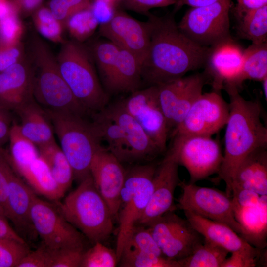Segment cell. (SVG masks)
<instances>
[{"label":"cell","instance_id":"6da1fadb","mask_svg":"<svg viewBox=\"0 0 267 267\" xmlns=\"http://www.w3.org/2000/svg\"><path fill=\"white\" fill-rule=\"evenodd\" d=\"M146 15L150 39L142 64V80L150 86L158 85L204 66L209 47L201 46L184 35L173 14Z\"/></svg>","mask_w":267,"mask_h":267},{"label":"cell","instance_id":"7a4b0ae2","mask_svg":"<svg viewBox=\"0 0 267 267\" xmlns=\"http://www.w3.org/2000/svg\"><path fill=\"white\" fill-rule=\"evenodd\" d=\"M223 89L229 95V113L225 125L223 159L214 182L223 180L225 193L231 197L232 179L239 165L254 150L267 148V129L261 120L259 101L246 100L235 87Z\"/></svg>","mask_w":267,"mask_h":267},{"label":"cell","instance_id":"3957f363","mask_svg":"<svg viewBox=\"0 0 267 267\" xmlns=\"http://www.w3.org/2000/svg\"><path fill=\"white\" fill-rule=\"evenodd\" d=\"M33 79V97L45 110L86 117L89 114L76 99L63 78L56 59L49 47L34 36L28 57Z\"/></svg>","mask_w":267,"mask_h":267},{"label":"cell","instance_id":"277c9868","mask_svg":"<svg viewBox=\"0 0 267 267\" xmlns=\"http://www.w3.org/2000/svg\"><path fill=\"white\" fill-rule=\"evenodd\" d=\"M54 203L66 220L93 243L102 242L112 233L114 218L90 174L62 202Z\"/></svg>","mask_w":267,"mask_h":267},{"label":"cell","instance_id":"5b68a950","mask_svg":"<svg viewBox=\"0 0 267 267\" xmlns=\"http://www.w3.org/2000/svg\"><path fill=\"white\" fill-rule=\"evenodd\" d=\"M61 74L73 95L91 115L103 109L108 97L88 51L78 41H65L56 57Z\"/></svg>","mask_w":267,"mask_h":267},{"label":"cell","instance_id":"8992f818","mask_svg":"<svg viewBox=\"0 0 267 267\" xmlns=\"http://www.w3.org/2000/svg\"><path fill=\"white\" fill-rule=\"evenodd\" d=\"M45 111L58 138L60 147L72 168L74 179L79 183L90 174L92 158L102 146L99 134L92 122H88L85 117Z\"/></svg>","mask_w":267,"mask_h":267},{"label":"cell","instance_id":"52a82bcc","mask_svg":"<svg viewBox=\"0 0 267 267\" xmlns=\"http://www.w3.org/2000/svg\"><path fill=\"white\" fill-rule=\"evenodd\" d=\"M156 167L154 164H148L137 165L126 171L117 216L119 227L116 253L118 262L128 237L148 205Z\"/></svg>","mask_w":267,"mask_h":267},{"label":"cell","instance_id":"ba28073f","mask_svg":"<svg viewBox=\"0 0 267 267\" xmlns=\"http://www.w3.org/2000/svg\"><path fill=\"white\" fill-rule=\"evenodd\" d=\"M169 150L179 165L189 174V183L205 179L218 173L223 159L219 141L211 136L180 134L172 137Z\"/></svg>","mask_w":267,"mask_h":267},{"label":"cell","instance_id":"9c48e42d","mask_svg":"<svg viewBox=\"0 0 267 267\" xmlns=\"http://www.w3.org/2000/svg\"><path fill=\"white\" fill-rule=\"evenodd\" d=\"M231 0H219L191 7L178 24L180 30L197 44L210 47L231 37L229 12Z\"/></svg>","mask_w":267,"mask_h":267},{"label":"cell","instance_id":"30bf717a","mask_svg":"<svg viewBox=\"0 0 267 267\" xmlns=\"http://www.w3.org/2000/svg\"><path fill=\"white\" fill-rule=\"evenodd\" d=\"M178 186L182 190L178 200L180 209L225 224L244 238L243 228L235 219L232 198L225 192L184 181H180Z\"/></svg>","mask_w":267,"mask_h":267},{"label":"cell","instance_id":"8fae6325","mask_svg":"<svg viewBox=\"0 0 267 267\" xmlns=\"http://www.w3.org/2000/svg\"><path fill=\"white\" fill-rule=\"evenodd\" d=\"M31 218L42 243L53 249H84L81 232L70 223L55 203L36 195L32 204Z\"/></svg>","mask_w":267,"mask_h":267},{"label":"cell","instance_id":"7c38bea8","mask_svg":"<svg viewBox=\"0 0 267 267\" xmlns=\"http://www.w3.org/2000/svg\"><path fill=\"white\" fill-rule=\"evenodd\" d=\"M165 258L179 261L190 255L204 240L187 219L173 211L155 219L147 225Z\"/></svg>","mask_w":267,"mask_h":267},{"label":"cell","instance_id":"4fadbf2b","mask_svg":"<svg viewBox=\"0 0 267 267\" xmlns=\"http://www.w3.org/2000/svg\"><path fill=\"white\" fill-rule=\"evenodd\" d=\"M229 113V104L221 91L202 93L183 120L172 129L171 137L180 134L212 136L225 126Z\"/></svg>","mask_w":267,"mask_h":267},{"label":"cell","instance_id":"5bb4252c","mask_svg":"<svg viewBox=\"0 0 267 267\" xmlns=\"http://www.w3.org/2000/svg\"><path fill=\"white\" fill-rule=\"evenodd\" d=\"M207 77L205 72L196 73L157 85L159 102L170 130L183 120L202 93Z\"/></svg>","mask_w":267,"mask_h":267},{"label":"cell","instance_id":"9a60e30c","mask_svg":"<svg viewBox=\"0 0 267 267\" xmlns=\"http://www.w3.org/2000/svg\"><path fill=\"white\" fill-rule=\"evenodd\" d=\"M120 103L138 122L160 151L164 152L170 130L159 102L157 86L137 89Z\"/></svg>","mask_w":267,"mask_h":267},{"label":"cell","instance_id":"2e32d148","mask_svg":"<svg viewBox=\"0 0 267 267\" xmlns=\"http://www.w3.org/2000/svg\"><path fill=\"white\" fill-rule=\"evenodd\" d=\"M101 36L119 48L135 56L142 63L149 44V29L147 21H139L123 11L117 10L99 27Z\"/></svg>","mask_w":267,"mask_h":267},{"label":"cell","instance_id":"e0dca14e","mask_svg":"<svg viewBox=\"0 0 267 267\" xmlns=\"http://www.w3.org/2000/svg\"><path fill=\"white\" fill-rule=\"evenodd\" d=\"M244 49L232 37L209 47L205 72L211 77L214 90L221 91L228 86L238 88Z\"/></svg>","mask_w":267,"mask_h":267},{"label":"cell","instance_id":"ac0fdd59","mask_svg":"<svg viewBox=\"0 0 267 267\" xmlns=\"http://www.w3.org/2000/svg\"><path fill=\"white\" fill-rule=\"evenodd\" d=\"M178 166L175 156L169 150L156 167L150 200L138 224L147 225L165 213L174 210V193L180 182Z\"/></svg>","mask_w":267,"mask_h":267},{"label":"cell","instance_id":"d6986e66","mask_svg":"<svg viewBox=\"0 0 267 267\" xmlns=\"http://www.w3.org/2000/svg\"><path fill=\"white\" fill-rule=\"evenodd\" d=\"M90 173L97 190L108 206L113 218L117 217L120 192L126 176V170L121 162L102 146L92 158Z\"/></svg>","mask_w":267,"mask_h":267},{"label":"cell","instance_id":"ffe728a7","mask_svg":"<svg viewBox=\"0 0 267 267\" xmlns=\"http://www.w3.org/2000/svg\"><path fill=\"white\" fill-rule=\"evenodd\" d=\"M122 129L127 143L129 163L154 159L162 153L138 122L120 102L101 110Z\"/></svg>","mask_w":267,"mask_h":267},{"label":"cell","instance_id":"44dd1931","mask_svg":"<svg viewBox=\"0 0 267 267\" xmlns=\"http://www.w3.org/2000/svg\"><path fill=\"white\" fill-rule=\"evenodd\" d=\"M36 195L14 171L9 181L4 211L6 219L11 221L15 230L25 241V238L37 236L31 218L32 204Z\"/></svg>","mask_w":267,"mask_h":267},{"label":"cell","instance_id":"7402d4cb","mask_svg":"<svg viewBox=\"0 0 267 267\" xmlns=\"http://www.w3.org/2000/svg\"><path fill=\"white\" fill-rule=\"evenodd\" d=\"M31 66L25 57L0 72V108L15 111L33 99Z\"/></svg>","mask_w":267,"mask_h":267},{"label":"cell","instance_id":"603a6c76","mask_svg":"<svg viewBox=\"0 0 267 267\" xmlns=\"http://www.w3.org/2000/svg\"><path fill=\"white\" fill-rule=\"evenodd\" d=\"M14 112L20 121L18 126L22 134L37 147L55 141L47 114L34 99Z\"/></svg>","mask_w":267,"mask_h":267},{"label":"cell","instance_id":"cb8c5ba5","mask_svg":"<svg viewBox=\"0 0 267 267\" xmlns=\"http://www.w3.org/2000/svg\"><path fill=\"white\" fill-rule=\"evenodd\" d=\"M187 221L204 240L229 252L249 250L254 247L227 225L184 210Z\"/></svg>","mask_w":267,"mask_h":267},{"label":"cell","instance_id":"d4e9b609","mask_svg":"<svg viewBox=\"0 0 267 267\" xmlns=\"http://www.w3.org/2000/svg\"><path fill=\"white\" fill-rule=\"evenodd\" d=\"M267 148H257L242 160L234 173L232 188L238 187L260 195H267Z\"/></svg>","mask_w":267,"mask_h":267},{"label":"cell","instance_id":"484cf974","mask_svg":"<svg viewBox=\"0 0 267 267\" xmlns=\"http://www.w3.org/2000/svg\"><path fill=\"white\" fill-rule=\"evenodd\" d=\"M141 62L130 52L120 48L117 61L103 83L112 93L132 92L141 83Z\"/></svg>","mask_w":267,"mask_h":267},{"label":"cell","instance_id":"4316f807","mask_svg":"<svg viewBox=\"0 0 267 267\" xmlns=\"http://www.w3.org/2000/svg\"><path fill=\"white\" fill-rule=\"evenodd\" d=\"M233 204L235 219L244 231L243 238L263 249L266 245L267 195H261L259 203L255 206L241 207Z\"/></svg>","mask_w":267,"mask_h":267},{"label":"cell","instance_id":"83f0119b","mask_svg":"<svg viewBox=\"0 0 267 267\" xmlns=\"http://www.w3.org/2000/svg\"><path fill=\"white\" fill-rule=\"evenodd\" d=\"M17 174L24 179L36 194L50 201H58L65 195L54 180L47 165L40 155Z\"/></svg>","mask_w":267,"mask_h":267},{"label":"cell","instance_id":"f1b7e54d","mask_svg":"<svg viewBox=\"0 0 267 267\" xmlns=\"http://www.w3.org/2000/svg\"><path fill=\"white\" fill-rule=\"evenodd\" d=\"M92 123L106 148L121 163L129 162V154L124 134L120 127L101 111L92 114Z\"/></svg>","mask_w":267,"mask_h":267},{"label":"cell","instance_id":"f546056e","mask_svg":"<svg viewBox=\"0 0 267 267\" xmlns=\"http://www.w3.org/2000/svg\"><path fill=\"white\" fill-rule=\"evenodd\" d=\"M40 156L47 165L60 189L65 194L74 180L72 168L55 141L38 147Z\"/></svg>","mask_w":267,"mask_h":267},{"label":"cell","instance_id":"4dcf8cb0","mask_svg":"<svg viewBox=\"0 0 267 267\" xmlns=\"http://www.w3.org/2000/svg\"><path fill=\"white\" fill-rule=\"evenodd\" d=\"M267 77V43L252 44L244 49L239 87L247 80L261 82Z\"/></svg>","mask_w":267,"mask_h":267},{"label":"cell","instance_id":"1f68e13d","mask_svg":"<svg viewBox=\"0 0 267 267\" xmlns=\"http://www.w3.org/2000/svg\"><path fill=\"white\" fill-rule=\"evenodd\" d=\"M237 19L238 33L241 38L254 44L267 43V5L250 11Z\"/></svg>","mask_w":267,"mask_h":267},{"label":"cell","instance_id":"d6a6232c","mask_svg":"<svg viewBox=\"0 0 267 267\" xmlns=\"http://www.w3.org/2000/svg\"><path fill=\"white\" fill-rule=\"evenodd\" d=\"M229 252L204 239L187 257L179 260L181 267H221Z\"/></svg>","mask_w":267,"mask_h":267},{"label":"cell","instance_id":"836d02e7","mask_svg":"<svg viewBox=\"0 0 267 267\" xmlns=\"http://www.w3.org/2000/svg\"><path fill=\"white\" fill-rule=\"evenodd\" d=\"M34 25L38 32L47 39L63 44L64 25L56 19L48 7L41 6L33 13Z\"/></svg>","mask_w":267,"mask_h":267},{"label":"cell","instance_id":"e575fe53","mask_svg":"<svg viewBox=\"0 0 267 267\" xmlns=\"http://www.w3.org/2000/svg\"><path fill=\"white\" fill-rule=\"evenodd\" d=\"M119 262L122 267H181L178 261L124 248Z\"/></svg>","mask_w":267,"mask_h":267},{"label":"cell","instance_id":"d590c367","mask_svg":"<svg viewBox=\"0 0 267 267\" xmlns=\"http://www.w3.org/2000/svg\"><path fill=\"white\" fill-rule=\"evenodd\" d=\"M91 6L71 16L66 22L69 33L77 41L85 40L91 34L98 24Z\"/></svg>","mask_w":267,"mask_h":267},{"label":"cell","instance_id":"8d00e7d4","mask_svg":"<svg viewBox=\"0 0 267 267\" xmlns=\"http://www.w3.org/2000/svg\"><path fill=\"white\" fill-rule=\"evenodd\" d=\"M120 48L112 42L101 41L93 48V56L103 82L107 78L114 66Z\"/></svg>","mask_w":267,"mask_h":267},{"label":"cell","instance_id":"74e56055","mask_svg":"<svg viewBox=\"0 0 267 267\" xmlns=\"http://www.w3.org/2000/svg\"><path fill=\"white\" fill-rule=\"evenodd\" d=\"M118 262L116 251L108 248L101 242L84 251L80 267H114Z\"/></svg>","mask_w":267,"mask_h":267},{"label":"cell","instance_id":"f35d334b","mask_svg":"<svg viewBox=\"0 0 267 267\" xmlns=\"http://www.w3.org/2000/svg\"><path fill=\"white\" fill-rule=\"evenodd\" d=\"M124 248L134 249L156 256H163L148 228L137 226V225L133 229L123 249Z\"/></svg>","mask_w":267,"mask_h":267},{"label":"cell","instance_id":"ab89813d","mask_svg":"<svg viewBox=\"0 0 267 267\" xmlns=\"http://www.w3.org/2000/svg\"><path fill=\"white\" fill-rule=\"evenodd\" d=\"M29 251L27 243L0 238V267H17Z\"/></svg>","mask_w":267,"mask_h":267},{"label":"cell","instance_id":"60d3db41","mask_svg":"<svg viewBox=\"0 0 267 267\" xmlns=\"http://www.w3.org/2000/svg\"><path fill=\"white\" fill-rule=\"evenodd\" d=\"M23 31L20 15L14 10L0 19V44H13L20 43Z\"/></svg>","mask_w":267,"mask_h":267},{"label":"cell","instance_id":"b9f144b4","mask_svg":"<svg viewBox=\"0 0 267 267\" xmlns=\"http://www.w3.org/2000/svg\"><path fill=\"white\" fill-rule=\"evenodd\" d=\"M91 5L90 0H50L48 7L65 26L66 21L71 16Z\"/></svg>","mask_w":267,"mask_h":267},{"label":"cell","instance_id":"7bdbcfd3","mask_svg":"<svg viewBox=\"0 0 267 267\" xmlns=\"http://www.w3.org/2000/svg\"><path fill=\"white\" fill-rule=\"evenodd\" d=\"M49 250L50 267H80L84 249Z\"/></svg>","mask_w":267,"mask_h":267},{"label":"cell","instance_id":"ee69618b","mask_svg":"<svg viewBox=\"0 0 267 267\" xmlns=\"http://www.w3.org/2000/svg\"><path fill=\"white\" fill-rule=\"evenodd\" d=\"M261 249L254 247L249 250L231 253L229 258H226L221 267H254L259 262L262 252Z\"/></svg>","mask_w":267,"mask_h":267},{"label":"cell","instance_id":"f6af8a7d","mask_svg":"<svg viewBox=\"0 0 267 267\" xmlns=\"http://www.w3.org/2000/svg\"><path fill=\"white\" fill-rule=\"evenodd\" d=\"M126 9L147 15L152 8L174 5L176 0H120Z\"/></svg>","mask_w":267,"mask_h":267},{"label":"cell","instance_id":"bcb514c9","mask_svg":"<svg viewBox=\"0 0 267 267\" xmlns=\"http://www.w3.org/2000/svg\"><path fill=\"white\" fill-rule=\"evenodd\" d=\"M24 58L20 43L13 44H0V72L20 62Z\"/></svg>","mask_w":267,"mask_h":267},{"label":"cell","instance_id":"7dc6e473","mask_svg":"<svg viewBox=\"0 0 267 267\" xmlns=\"http://www.w3.org/2000/svg\"><path fill=\"white\" fill-rule=\"evenodd\" d=\"M50 255L48 248L41 244L30 251L22 258L17 267H49Z\"/></svg>","mask_w":267,"mask_h":267},{"label":"cell","instance_id":"c3c4849f","mask_svg":"<svg viewBox=\"0 0 267 267\" xmlns=\"http://www.w3.org/2000/svg\"><path fill=\"white\" fill-rule=\"evenodd\" d=\"M13 171L7 158L5 150L2 147H0V203L4 210L7 195L9 181Z\"/></svg>","mask_w":267,"mask_h":267},{"label":"cell","instance_id":"681fc988","mask_svg":"<svg viewBox=\"0 0 267 267\" xmlns=\"http://www.w3.org/2000/svg\"><path fill=\"white\" fill-rule=\"evenodd\" d=\"M260 196L251 190L238 187L232 188V202L239 206H255L259 203Z\"/></svg>","mask_w":267,"mask_h":267},{"label":"cell","instance_id":"f907efd6","mask_svg":"<svg viewBox=\"0 0 267 267\" xmlns=\"http://www.w3.org/2000/svg\"><path fill=\"white\" fill-rule=\"evenodd\" d=\"M13 123L11 112L0 108V147L8 142Z\"/></svg>","mask_w":267,"mask_h":267},{"label":"cell","instance_id":"816d5d0a","mask_svg":"<svg viewBox=\"0 0 267 267\" xmlns=\"http://www.w3.org/2000/svg\"><path fill=\"white\" fill-rule=\"evenodd\" d=\"M267 5V0H237L234 14L237 19L245 13Z\"/></svg>","mask_w":267,"mask_h":267},{"label":"cell","instance_id":"f5cc1de1","mask_svg":"<svg viewBox=\"0 0 267 267\" xmlns=\"http://www.w3.org/2000/svg\"><path fill=\"white\" fill-rule=\"evenodd\" d=\"M6 219L0 215V238L27 243L26 241L9 224Z\"/></svg>","mask_w":267,"mask_h":267},{"label":"cell","instance_id":"db71d44e","mask_svg":"<svg viewBox=\"0 0 267 267\" xmlns=\"http://www.w3.org/2000/svg\"><path fill=\"white\" fill-rule=\"evenodd\" d=\"M219 0H176L174 12H176L184 5L191 7L206 6L215 3Z\"/></svg>","mask_w":267,"mask_h":267},{"label":"cell","instance_id":"11a10c76","mask_svg":"<svg viewBox=\"0 0 267 267\" xmlns=\"http://www.w3.org/2000/svg\"><path fill=\"white\" fill-rule=\"evenodd\" d=\"M14 10H16L11 0H0V19Z\"/></svg>","mask_w":267,"mask_h":267},{"label":"cell","instance_id":"9f6ffc18","mask_svg":"<svg viewBox=\"0 0 267 267\" xmlns=\"http://www.w3.org/2000/svg\"><path fill=\"white\" fill-rule=\"evenodd\" d=\"M262 88H263V91L264 93V95L265 97V98L266 99V100L267 101V77L265 78L264 79H263L262 81Z\"/></svg>","mask_w":267,"mask_h":267},{"label":"cell","instance_id":"6f0895ef","mask_svg":"<svg viewBox=\"0 0 267 267\" xmlns=\"http://www.w3.org/2000/svg\"><path fill=\"white\" fill-rule=\"evenodd\" d=\"M0 215L6 218L4 208L0 203Z\"/></svg>","mask_w":267,"mask_h":267}]
</instances>
